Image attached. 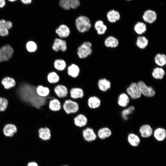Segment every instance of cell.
Masks as SVG:
<instances>
[{"label": "cell", "mask_w": 166, "mask_h": 166, "mask_svg": "<svg viewBox=\"0 0 166 166\" xmlns=\"http://www.w3.org/2000/svg\"><path fill=\"white\" fill-rule=\"evenodd\" d=\"M36 91L38 95L42 97H45L49 93L50 90L48 88L42 85H39L36 88Z\"/></svg>", "instance_id": "obj_36"}, {"label": "cell", "mask_w": 166, "mask_h": 166, "mask_svg": "<svg viewBox=\"0 0 166 166\" xmlns=\"http://www.w3.org/2000/svg\"><path fill=\"white\" fill-rule=\"evenodd\" d=\"M27 166H39L38 163L36 161H31L29 162Z\"/></svg>", "instance_id": "obj_43"}, {"label": "cell", "mask_w": 166, "mask_h": 166, "mask_svg": "<svg viewBox=\"0 0 166 166\" xmlns=\"http://www.w3.org/2000/svg\"><path fill=\"white\" fill-rule=\"evenodd\" d=\"M8 34V30L6 29H0V36L4 37L7 36Z\"/></svg>", "instance_id": "obj_42"}, {"label": "cell", "mask_w": 166, "mask_h": 166, "mask_svg": "<svg viewBox=\"0 0 166 166\" xmlns=\"http://www.w3.org/2000/svg\"><path fill=\"white\" fill-rule=\"evenodd\" d=\"M8 0L10 2H13L17 0Z\"/></svg>", "instance_id": "obj_46"}, {"label": "cell", "mask_w": 166, "mask_h": 166, "mask_svg": "<svg viewBox=\"0 0 166 166\" xmlns=\"http://www.w3.org/2000/svg\"><path fill=\"white\" fill-rule=\"evenodd\" d=\"M6 4L5 0H0V8L3 7Z\"/></svg>", "instance_id": "obj_44"}, {"label": "cell", "mask_w": 166, "mask_h": 166, "mask_svg": "<svg viewBox=\"0 0 166 166\" xmlns=\"http://www.w3.org/2000/svg\"><path fill=\"white\" fill-rule=\"evenodd\" d=\"M88 105L90 108L93 109H96L100 107L101 101L97 97L95 96L91 97L88 99Z\"/></svg>", "instance_id": "obj_27"}, {"label": "cell", "mask_w": 166, "mask_h": 166, "mask_svg": "<svg viewBox=\"0 0 166 166\" xmlns=\"http://www.w3.org/2000/svg\"><path fill=\"white\" fill-rule=\"evenodd\" d=\"M127 95L132 99H138L141 96V94L139 90L136 83H131L126 89Z\"/></svg>", "instance_id": "obj_8"}, {"label": "cell", "mask_w": 166, "mask_h": 166, "mask_svg": "<svg viewBox=\"0 0 166 166\" xmlns=\"http://www.w3.org/2000/svg\"><path fill=\"white\" fill-rule=\"evenodd\" d=\"M81 2L80 0H73L70 2L71 9H76L80 5Z\"/></svg>", "instance_id": "obj_41"}, {"label": "cell", "mask_w": 166, "mask_h": 166, "mask_svg": "<svg viewBox=\"0 0 166 166\" xmlns=\"http://www.w3.org/2000/svg\"><path fill=\"white\" fill-rule=\"evenodd\" d=\"M157 18V15L156 12L152 10H146L142 15L143 20L146 23L149 24L154 23Z\"/></svg>", "instance_id": "obj_12"}, {"label": "cell", "mask_w": 166, "mask_h": 166, "mask_svg": "<svg viewBox=\"0 0 166 166\" xmlns=\"http://www.w3.org/2000/svg\"><path fill=\"white\" fill-rule=\"evenodd\" d=\"M54 31L57 37L63 39L68 38L71 33L70 28L65 24L59 25L55 29Z\"/></svg>", "instance_id": "obj_6"}, {"label": "cell", "mask_w": 166, "mask_h": 166, "mask_svg": "<svg viewBox=\"0 0 166 166\" xmlns=\"http://www.w3.org/2000/svg\"><path fill=\"white\" fill-rule=\"evenodd\" d=\"M147 26L144 22H137L134 25V30L137 34L141 35L147 30Z\"/></svg>", "instance_id": "obj_34"}, {"label": "cell", "mask_w": 166, "mask_h": 166, "mask_svg": "<svg viewBox=\"0 0 166 166\" xmlns=\"http://www.w3.org/2000/svg\"><path fill=\"white\" fill-rule=\"evenodd\" d=\"M82 136L84 139L88 142L94 141L97 137L93 129L89 127L83 130Z\"/></svg>", "instance_id": "obj_13"}, {"label": "cell", "mask_w": 166, "mask_h": 166, "mask_svg": "<svg viewBox=\"0 0 166 166\" xmlns=\"http://www.w3.org/2000/svg\"><path fill=\"white\" fill-rule=\"evenodd\" d=\"M148 44V41L145 37L143 36H138L136 40V44L139 48L144 49L145 48Z\"/></svg>", "instance_id": "obj_32"}, {"label": "cell", "mask_w": 166, "mask_h": 166, "mask_svg": "<svg viewBox=\"0 0 166 166\" xmlns=\"http://www.w3.org/2000/svg\"><path fill=\"white\" fill-rule=\"evenodd\" d=\"M74 122L75 125L77 126L82 127L86 124L87 119L84 115L80 114L74 118Z\"/></svg>", "instance_id": "obj_26"}, {"label": "cell", "mask_w": 166, "mask_h": 166, "mask_svg": "<svg viewBox=\"0 0 166 166\" xmlns=\"http://www.w3.org/2000/svg\"><path fill=\"white\" fill-rule=\"evenodd\" d=\"M49 109L53 111H59L61 108L60 102L57 99H52L49 102Z\"/></svg>", "instance_id": "obj_35"}, {"label": "cell", "mask_w": 166, "mask_h": 166, "mask_svg": "<svg viewBox=\"0 0 166 166\" xmlns=\"http://www.w3.org/2000/svg\"><path fill=\"white\" fill-rule=\"evenodd\" d=\"M21 1L24 4H29L31 2L32 0H21Z\"/></svg>", "instance_id": "obj_45"}, {"label": "cell", "mask_w": 166, "mask_h": 166, "mask_svg": "<svg viewBox=\"0 0 166 166\" xmlns=\"http://www.w3.org/2000/svg\"><path fill=\"white\" fill-rule=\"evenodd\" d=\"M65 72L67 75L73 78L77 77L81 73V69L77 64L72 63L67 66Z\"/></svg>", "instance_id": "obj_9"}, {"label": "cell", "mask_w": 166, "mask_h": 166, "mask_svg": "<svg viewBox=\"0 0 166 166\" xmlns=\"http://www.w3.org/2000/svg\"><path fill=\"white\" fill-rule=\"evenodd\" d=\"M53 70L58 72H62L65 71L67 66L66 61L62 58L55 59L53 63Z\"/></svg>", "instance_id": "obj_11"}, {"label": "cell", "mask_w": 166, "mask_h": 166, "mask_svg": "<svg viewBox=\"0 0 166 166\" xmlns=\"http://www.w3.org/2000/svg\"><path fill=\"white\" fill-rule=\"evenodd\" d=\"M153 134L154 138L158 141H164L166 137V131L164 128L159 127L156 129Z\"/></svg>", "instance_id": "obj_23"}, {"label": "cell", "mask_w": 166, "mask_h": 166, "mask_svg": "<svg viewBox=\"0 0 166 166\" xmlns=\"http://www.w3.org/2000/svg\"><path fill=\"white\" fill-rule=\"evenodd\" d=\"M47 79L50 84H54L58 83L60 79L58 73L53 69L50 70L47 73Z\"/></svg>", "instance_id": "obj_22"}, {"label": "cell", "mask_w": 166, "mask_h": 166, "mask_svg": "<svg viewBox=\"0 0 166 166\" xmlns=\"http://www.w3.org/2000/svg\"><path fill=\"white\" fill-rule=\"evenodd\" d=\"M164 69L161 67H157L154 68L152 72V77L155 79L161 80L163 79L165 75Z\"/></svg>", "instance_id": "obj_31"}, {"label": "cell", "mask_w": 166, "mask_h": 166, "mask_svg": "<svg viewBox=\"0 0 166 166\" xmlns=\"http://www.w3.org/2000/svg\"><path fill=\"white\" fill-rule=\"evenodd\" d=\"M13 49L9 45H6L0 48L1 61H6L9 59L12 56Z\"/></svg>", "instance_id": "obj_10"}, {"label": "cell", "mask_w": 166, "mask_h": 166, "mask_svg": "<svg viewBox=\"0 0 166 166\" xmlns=\"http://www.w3.org/2000/svg\"><path fill=\"white\" fill-rule=\"evenodd\" d=\"M52 50L55 52H65L68 49V45L65 39L58 37L54 38L51 46Z\"/></svg>", "instance_id": "obj_4"}, {"label": "cell", "mask_w": 166, "mask_h": 166, "mask_svg": "<svg viewBox=\"0 0 166 166\" xmlns=\"http://www.w3.org/2000/svg\"><path fill=\"white\" fill-rule=\"evenodd\" d=\"M62 166H69L67 165H62Z\"/></svg>", "instance_id": "obj_48"}, {"label": "cell", "mask_w": 166, "mask_h": 166, "mask_svg": "<svg viewBox=\"0 0 166 166\" xmlns=\"http://www.w3.org/2000/svg\"><path fill=\"white\" fill-rule=\"evenodd\" d=\"M8 104V100L4 97H0V111L3 112L7 108Z\"/></svg>", "instance_id": "obj_40"}, {"label": "cell", "mask_w": 166, "mask_h": 166, "mask_svg": "<svg viewBox=\"0 0 166 166\" xmlns=\"http://www.w3.org/2000/svg\"><path fill=\"white\" fill-rule=\"evenodd\" d=\"M62 107L65 113L68 114L76 113L79 109L78 104L70 99L66 100Z\"/></svg>", "instance_id": "obj_7"}, {"label": "cell", "mask_w": 166, "mask_h": 166, "mask_svg": "<svg viewBox=\"0 0 166 166\" xmlns=\"http://www.w3.org/2000/svg\"><path fill=\"white\" fill-rule=\"evenodd\" d=\"M105 45L107 48H115L119 45V41L118 39L112 36L107 37L104 41Z\"/></svg>", "instance_id": "obj_24"}, {"label": "cell", "mask_w": 166, "mask_h": 166, "mask_svg": "<svg viewBox=\"0 0 166 166\" xmlns=\"http://www.w3.org/2000/svg\"><path fill=\"white\" fill-rule=\"evenodd\" d=\"M141 136L144 138L150 137L153 133L152 127L148 124H144L141 126L139 129Z\"/></svg>", "instance_id": "obj_16"}, {"label": "cell", "mask_w": 166, "mask_h": 166, "mask_svg": "<svg viewBox=\"0 0 166 166\" xmlns=\"http://www.w3.org/2000/svg\"><path fill=\"white\" fill-rule=\"evenodd\" d=\"M135 107L131 106L128 108L124 109L121 112V115L123 118L124 120H127L128 116L131 114L134 110Z\"/></svg>", "instance_id": "obj_37"}, {"label": "cell", "mask_w": 166, "mask_h": 166, "mask_svg": "<svg viewBox=\"0 0 166 166\" xmlns=\"http://www.w3.org/2000/svg\"><path fill=\"white\" fill-rule=\"evenodd\" d=\"M155 63L160 67H162L166 64V55L164 54L158 53L154 57Z\"/></svg>", "instance_id": "obj_33"}, {"label": "cell", "mask_w": 166, "mask_h": 166, "mask_svg": "<svg viewBox=\"0 0 166 166\" xmlns=\"http://www.w3.org/2000/svg\"><path fill=\"white\" fill-rule=\"evenodd\" d=\"M37 87L28 83L22 82L16 83L13 87L19 99L25 103L37 109L47 103L52 98L48 95L45 97L39 96L37 93Z\"/></svg>", "instance_id": "obj_1"}, {"label": "cell", "mask_w": 166, "mask_h": 166, "mask_svg": "<svg viewBox=\"0 0 166 166\" xmlns=\"http://www.w3.org/2000/svg\"><path fill=\"white\" fill-rule=\"evenodd\" d=\"M106 17L109 22L113 23L120 20L121 15L119 11L113 9L108 12L106 14Z\"/></svg>", "instance_id": "obj_19"}, {"label": "cell", "mask_w": 166, "mask_h": 166, "mask_svg": "<svg viewBox=\"0 0 166 166\" xmlns=\"http://www.w3.org/2000/svg\"><path fill=\"white\" fill-rule=\"evenodd\" d=\"M0 62H1V54H0Z\"/></svg>", "instance_id": "obj_47"}, {"label": "cell", "mask_w": 166, "mask_h": 166, "mask_svg": "<svg viewBox=\"0 0 166 166\" xmlns=\"http://www.w3.org/2000/svg\"><path fill=\"white\" fill-rule=\"evenodd\" d=\"M99 89L103 92H106L111 88L110 81L106 78L102 77L99 78L97 82Z\"/></svg>", "instance_id": "obj_15"}, {"label": "cell", "mask_w": 166, "mask_h": 166, "mask_svg": "<svg viewBox=\"0 0 166 166\" xmlns=\"http://www.w3.org/2000/svg\"><path fill=\"white\" fill-rule=\"evenodd\" d=\"M54 91L56 96L59 98H65L67 96V89L63 85H57L54 88Z\"/></svg>", "instance_id": "obj_21"}, {"label": "cell", "mask_w": 166, "mask_h": 166, "mask_svg": "<svg viewBox=\"0 0 166 166\" xmlns=\"http://www.w3.org/2000/svg\"><path fill=\"white\" fill-rule=\"evenodd\" d=\"M112 133V131L109 128L104 127L99 129L97 136L99 139L105 140L110 136Z\"/></svg>", "instance_id": "obj_20"}, {"label": "cell", "mask_w": 166, "mask_h": 166, "mask_svg": "<svg viewBox=\"0 0 166 166\" xmlns=\"http://www.w3.org/2000/svg\"><path fill=\"white\" fill-rule=\"evenodd\" d=\"M17 131V128L16 125L12 124H6L3 129L4 135L6 137H13Z\"/></svg>", "instance_id": "obj_14"}, {"label": "cell", "mask_w": 166, "mask_h": 166, "mask_svg": "<svg viewBox=\"0 0 166 166\" xmlns=\"http://www.w3.org/2000/svg\"><path fill=\"white\" fill-rule=\"evenodd\" d=\"M136 84L142 95L150 97L155 95L156 92L153 87L148 86L143 81H139Z\"/></svg>", "instance_id": "obj_5"}, {"label": "cell", "mask_w": 166, "mask_h": 166, "mask_svg": "<svg viewBox=\"0 0 166 166\" xmlns=\"http://www.w3.org/2000/svg\"><path fill=\"white\" fill-rule=\"evenodd\" d=\"M70 97L73 99L82 98L84 96V92L82 89L79 88H73L70 91Z\"/></svg>", "instance_id": "obj_30"}, {"label": "cell", "mask_w": 166, "mask_h": 166, "mask_svg": "<svg viewBox=\"0 0 166 166\" xmlns=\"http://www.w3.org/2000/svg\"><path fill=\"white\" fill-rule=\"evenodd\" d=\"M39 138L43 141H47L50 140L51 136V131L47 127L41 128L38 130Z\"/></svg>", "instance_id": "obj_18"}, {"label": "cell", "mask_w": 166, "mask_h": 166, "mask_svg": "<svg viewBox=\"0 0 166 166\" xmlns=\"http://www.w3.org/2000/svg\"><path fill=\"white\" fill-rule=\"evenodd\" d=\"M94 27L97 34L100 35L105 34L107 30V26L101 20H97L95 22Z\"/></svg>", "instance_id": "obj_17"}, {"label": "cell", "mask_w": 166, "mask_h": 166, "mask_svg": "<svg viewBox=\"0 0 166 166\" xmlns=\"http://www.w3.org/2000/svg\"><path fill=\"white\" fill-rule=\"evenodd\" d=\"M1 83L4 88L7 90L14 87L16 85L15 80L12 77H9L3 78L1 81Z\"/></svg>", "instance_id": "obj_25"}, {"label": "cell", "mask_w": 166, "mask_h": 166, "mask_svg": "<svg viewBox=\"0 0 166 166\" xmlns=\"http://www.w3.org/2000/svg\"><path fill=\"white\" fill-rule=\"evenodd\" d=\"M93 52V45L89 41H85L77 47L76 54L80 59L87 58L92 55Z\"/></svg>", "instance_id": "obj_3"}, {"label": "cell", "mask_w": 166, "mask_h": 166, "mask_svg": "<svg viewBox=\"0 0 166 166\" xmlns=\"http://www.w3.org/2000/svg\"><path fill=\"white\" fill-rule=\"evenodd\" d=\"M130 101L129 98L127 94L122 93L118 97L117 103L119 106L122 107H127Z\"/></svg>", "instance_id": "obj_29"}, {"label": "cell", "mask_w": 166, "mask_h": 166, "mask_svg": "<svg viewBox=\"0 0 166 166\" xmlns=\"http://www.w3.org/2000/svg\"><path fill=\"white\" fill-rule=\"evenodd\" d=\"M127 140L129 144L132 146H138L140 142V137L136 134L131 133H129L127 137Z\"/></svg>", "instance_id": "obj_28"}, {"label": "cell", "mask_w": 166, "mask_h": 166, "mask_svg": "<svg viewBox=\"0 0 166 166\" xmlns=\"http://www.w3.org/2000/svg\"><path fill=\"white\" fill-rule=\"evenodd\" d=\"M36 43L33 41L28 42L26 44V48L28 51L30 52H35L37 49Z\"/></svg>", "instance_id": "obj_38"}, {"label": "cell", "mask_w": 166, "mask_h": 166, "mask_svg": "<svg viewBox=\"0 0 166 166\" xmlns=\"http://www.w3.org/2000/svg\"><path fill=\"white\" fill-rule=\"evenodd\" d=\"M12 23L10 21H6L4 19L0 20V29H11L12 27Z\"/></svg>", "instance_id": "obj_39"}, {"label": "cell", "mask_w": 166, "mask_h": 166, "mask_svg": "<svg viewBox=\"0 0 166 166\" xmlns=\"http://www.w3.org/2000/svg\"><path fill=\"white\" fill-rule=\"evenodd\" d=\"M127 0V1H131V0Z\"/></svg>", "instance_id": "obj_49"}, {"label": "cell", "mask_w": 166, "mask_h": 166, "mask_svg": "<svg viewBox=\"0 0 166 166\" xmlns=\"http://www.w3.org/2000/svg\"><path fill=\"white\" fill-rule=\"evenodd\" d=\"M77 30L80 33L84 34L91 29L92 23L90 18L85 15H80L76 17L74 21Z\"/></svg>", "instance_id": "obj_2"}]
</instances>
